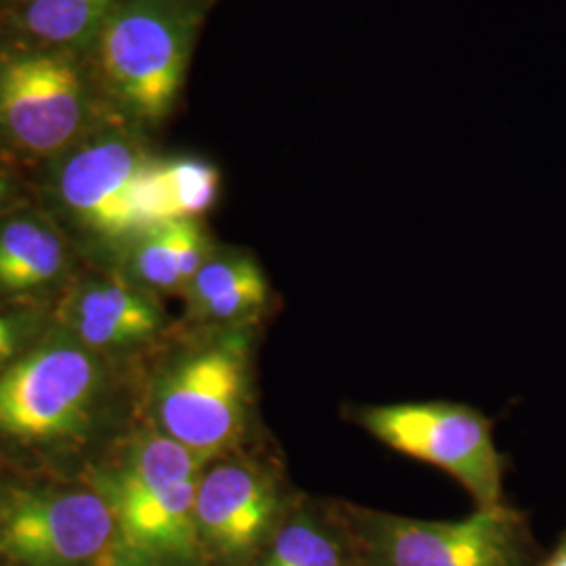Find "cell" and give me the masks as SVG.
Here are the masks:
<instances>
[{"mask_svg":"<svg viewBox=\"0 0 566 566\" xmlns=\"http://www.w3.org/2000/svg\"><path fill=\"white\" fill-rule=\"evenodd\" d=\"M210 0H120L88 49L93 81L120 118L143 126L168 120Z\"/></svg>","mask_w":566,"mask_h":566,"instance_id":"1","label":"cell"},{"mask_svg":"<svg viewBox=\"0 0 566 566\" xmlns=\"http://www.w3.org/2000/svg\"><path fill=\"white\" fill-rule=\"evenodd\" d=\"M334 510L357 566H535L542 558L525 514L507 504L476 507L460 521Z\"/></svg>","mask_w":566,"mask_h":566,"instance_id":"2","label":"cell"},{"mask_svg":"<svg viewBox=\"0 0 566 566\" xmlns=\"http://www.w3.org/2000/svg\"><path fill=\"white\" fill-rule=\"evenodd\" d=\"M95 88L76 53L32 42L2 49L0 139L25 156H61L99 126Z\"/></svg>","mask_w":566,"mask_h":566,"instance_id":"3","label":"cell"},{"mask_svg":"<svg viewBox=\"0 0 566 566\" xmlns=\"http://www.w3.org/2000/svg\"><path fill=\"white\" fill-rule=\"evenodd\" d=\"M250 405V336L231 329L196 346L156 386L158 430L206 464L240 443Z\"/></svg>","mask_w":566,"mask_h":566,"instance_id":"4","label":"cell"},{"mask_svg":"<svg viewBox=\"0 0 566 566\" xmlns=\"http://www.w3.org/2000/svg\"><path fill=\"white\" fill-rule=\"evenodd\" d=\"M355 422L386 447L441 468L464 486L476 507L506 504V458L483 411L447 401L371 405L357 409Z\"/></svg>","mask_w":566,"mask_h":566,"instance_id":"5","label":"cell"},{"mask_svg":"<svg viewBox=\"0 0 566 566\" xmlns=\"http://www.w3.org/2000/svg\"><path fill=\"white\" fill-rule=\"evenodd\" d=\"M103 371L91 348L74 340L44 343L0 371V437L51 443L91 426Z\"/></svg>","mask_w":566,"mask_h":566,"instance_id":"6","label":"cell"},{"mask_svg":"<svg viewBox=\"0 0 566 566\" xmlns=\"http://www.w3.org/2000/svg\"><path fill=\"white\" fill-rule=\"evenodd\" d=\"M118 542L102 491H15L0 502V556L18 566H109Z\"/></svg>","mask_w":566,"mask_h":566,"instance_id":"7","label":"cell"},{"mask_svg":"<svg viewBox=\"0 0 566 566\" xmlns=\"http://www.w3.org/2000/svg\"><path fill=\"white\" fill-rule=\"evenodd\" d=\"M149 160L130 130L99 124L57 156L55 196L93 235L109 242L133 240L143 231L139 182Z\"/></svg>","mask_w":566,"mask_h":566,"instance_id":"8","label":"cell"},{"mask_svg":"<svg viewBox=\"0 0 566 566\" xmlns=\"http://www.w3.org/2000/svg\"><path fill=\"white\" fill-rule=\"evenodd\" d=\"M277 476L256 462L223 460L203 468L196 518L206 558L229 566L263 552L285 516Z\"/></svg>","mask_w":566,"mask_h":566,"instance_id":"9","label":"cell"},{"mask_svg":"<svg viewBox=\"0 0 566 566\" xmlns=\"http://www.w3.org/2000/svg\"><path fill=\"white\" fill-rule=\"evenodd\" d=\"M200 476L145 486L116 472L99 474L95 486L107 497L118 526L116 558L109 566H202L206 554L196 518Z\"/></svg>","mask_w":566,"mask_h":566,"instance_id":"10","label":"cell"},{"mask_svg":"<svg viewBox=\"0 0 566 566\" xmlns=\"http://www.w3.org/2000/svg\"><path fill=\"white\" fill-rule=\"evenodd\" d=\"M65 322L91 350L122 348L149 340L163 325V311L143 287L97 280L74 292Z\"/></svg>","mask_w":566,"mask_h":566,"instance_id":"11","label":"cell"},{"mask_svg":"<svg viewBox=\"0 0 566 566\" xmlns=\"http://www.w3.org/2000/svg\"><path fill=\"white\" fill-rule=\"evenodd\" d=\"M182 292L196 317L219 324L250 319L269 303L261 264L240 250H214Z\"/></svg>","mask_w":566,"mask_h":566,"instance_id":"12","label":"cell"},{"mask_svg":"<svg viewBox=\"0 0 566 566\" xmlns=\"http://www.w3.org/2000/svg\"><path fill=\"white\" fill-rule=\"evenodd\" d=\"M221 191V172L202 158L149 160L139 182L143 231L156 224L200 219Z\"/></svg>","mask_w":566,"mask_h":566,"instance_id":"13","label":"cell"},{"mask_svg":"<svg viewBox=\"0 0 566 566\" xmlns=\"http://www.w3.org/2000/svg\"><path fill=\"white\" fill-rule=\"evenodd\" d=\"M214 252L200 219L156 224L130 240V271L145 285L163 292L185 290Z\"/></svg>","mask_w":566,"mask_h":566,"instance_id":"14","label":"cell"},{"mask_svg":"<svg viewBox=\"0 0 566 566\" xmlns=\"http://www.w3.org/2000/svg\"><path fill=\"white\" fill-rule=\"evenodd\" d=\"M67 263L60 231L36 214L0 221V292L30 294L57 282Z\"/></svg>","mask_w":566,"mask_h":566,"instance_id":"15","label":"cell"},{"mask_svg":"<svg viewBox=\"0 0 566 566\" xmlns=\"http://www.w3.org/2000/svg\"><path fill=\"white\" fill-rule=\"evenodd\" d=\"M261 566H357L355 554L334 514L322 516L308 507L285 514L263 549Z\"/></svg>","mask_w":566,"mask_h":566,"instance_id":"16","label":"cell"},{"mask_svg":"<svg viewBox=\"0 0 566 566\" xmlns=\"http://www.w3.org/2000/svg\"><path fill=\"white\" fill-rule=\"evenodd\" d=\"M120 0H23L15 28L25 42L81 53L93 46Z\"/></svg>","mask_w":566,"mask_h":566,"instance_id":"17","label":"cell"},{"mask_svg":"<svg viewBox=\"0 0 566 566\" xmlns=\"http://www.w3.org/2000/svg\"><path fill=\"white\" fill-rule=\"evenodd\" d=\"M30 319L21 315H0V371L15 361L30 336Z\"/></svg>","mask_w":566,"mask_h":566,"instance_id":"18","label":"cell"},{"mask_svg":"<svg viewBox=\"0 0 566 566\" xmlns=\"http://www.w3.org/2000/svg\"><path fill=\"white\" fill-rule=\"evenodd\" d=\"M535 566H566V535H563L556 547L544 554Z\"/></svg>","mask_w":566,"mask_h":566,"instance_id":"19","label":"cell"}]
</instances>
